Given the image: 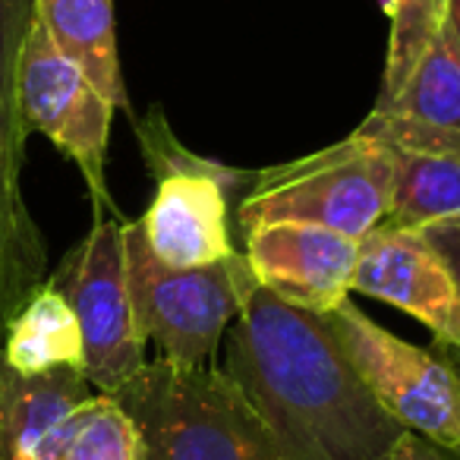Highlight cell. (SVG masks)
I'll use <instances>...</instances> for the list:
<instances>
[{
  "label": "cell",
  "instance_id": "cell-6",
  "mask_svg": "<svg viewBox=\"0 0 460 460\" xmlns=\"http://www.w3.org/2000/svg\"><path fill=\"white\" fill-rule=\"evenodd\" d=\"M13 108L26 136H45L60 155H66L79 167L83 180L89 183L95 215H104V208L117 215L104 180L111 120L117 108L66 54H60L39 20L32 22L20 48L13 73Z\"/></svg>",
  "mask_w": 460,
  "mask_h": 460
},
{
  "label": "cell",
  "instance_id": "cell-2",
  "mask_svg": "<svg viewBox=\"0 0 460 460\" xmlns=\"http://www.w3.org/2000/svg\"><path fill=\"white\" fill-rule=\"evenodd\" d=\"M142 460H281L262 416L224 369L155 359L114 394Z\"/></svg>",
  "mask_w": 460,
  "mask_h": 460
},
{
  "label": "cell",
  "instance_id": "cell-5",
  "mask_svg": "<svg viewBox=\"0 0 460 460\" xmlns=\"http://www.w3.org/2000/svg\"><path fill=\"white\" fill-rule=\"evenodd\" d=\"M123 246L142 338L155 341L167 363L186 369L208 366L221 334L237 319L243 294L256 281L246 256L205 269H171L152 256L139 221H123Z\"/></svg>",
  "mask_w": 460,
  "mask_h": 460
},
{
  "label": "cell",
  "instance_id": "cell-8",
  "mask_svg": "<svg viewBox=\"0 0 460 460\" xmlns=\"http://www.w3.org/2000/svg\"><path fill=\"white\" fill-rule=\"evenodd\" d=\"M359 378L401 422L447 451L460 454V376L445 359L413 347L359 313L350 300L325 315Z\"/></svg>",
  "mask_w": 460,
  "mask_h": 460
},
{
  "label": "cell",
  "instance_id": "cell-17",
  "mask_svg": "<svg viewBox=\"0 0 460 460\" xmlns=\"http://www.w3.org/2000/svg\"><path fill=\"white\" fill-rule=\"evenodd\" d=\"M385 10L391 16V35L376 108H388L401 95L403 83L416 70L438 29L445 26L447 0H388Z\"/></svg>",
  "mask_w": 460,
  "mask_h": 460
},
{
  "label": "cell",
  "instance_id": "cell-10",
  "mask_svg": "<svg viewBox=\"0 0 460 460\" xmlns=\"http://www.w3.org/2000/svg\"><path fill=\"white\" fill-rule=\"evenodd\" d=\"M359 240L300 221L259 224L246 230V265L252 278L296 309L328 315L347 303Z\"/></svg>",
  "mask_w": 460,
  "mask_h": 460
},
{
  "label": "cell",
  "instance_id": "cell-9",
  "mask_svg": "<svg viewBox=\"0 0 460 460\" xmlns=\"http://www.w3.org/2000/svg\"><path fill=\"white\" fill-rule=\"evenodd\" d=\"M350 290L413 315L460 353V290L445 256L422 230L385 227L359 240Z\"/></svg>",
  "mask_w": 460,
  "mask_h": 460
},
{
  "label": "cell",
  "instance_id": "cell-18",
  "mask_svg": "<svg viewBox=\"0 0 460 460\" xmlns=\"http://www.w3.org/2000/svg\"><path fill=\"white\" fill-rule=\"evenodd\" d=\"M35 22V0H0V102L13 108V73L20 48Z\"/></svg>",
  "mask_w": 460,
  "mask_h": 460
},
{
  "label": "cell",
  "instance_id": "cell-14",
  "mask_svg": "<svg viewBox=\"0 0 460 460\" xmlns=\"http://www.w3.org/2000/svg\"><path fill=\"white\" fill-rule=\"evenodd\" d=\"M0 353L20 376H45L54 369H83V332L73 306L54 281H45L10 319Z\"/></svg>",
  "mask_w": 460,
  "mask_h": 460
},
{
  "label": "cell",
  "instance_id": "cell-7",
  "mask_svg": "<svg viewBox=\"0 0 460 460\" xmlns=\"http://www.w3.org/2000/svg\"><path fill=\"white\" fill-rule=\"evenodd\" d=\"M73 306L83 332V372L98 394H114L146 366L129 294L120 217L95 215V224L51 278Z\"/></svg>",
  "mask_w": 460,
  "mask_h": 460
},
{
  "label": "cell",
  "instance_id": "cell-16",
  "mask_svg": "<svg viewBox=\"0 0 460 460\" xmlns=\"http://www.w3.org/2000/svg\"><path fill=\"white\" fill-rule=\"evenodd\" d=\"M41 460H142L139 432L111 394H92L51 435Z\"/></svg>",
  "mask_w": 460,
  "mask_h": 460
},
{
  "label": "cell",
  "instance_id": "cell-15",
  "mask_svg": "<svg viewBox=\"0 0 460 460\" xmlns=\"http://www.w3.org/2000/svg\"><path fill=\"white\" fill-rule=\"evenodd\" d=\"M376 111H391L429 129L460 136V51L445 26L410 73L401 95Z\"/></svg>",
  "mask_w": 460,
  "mask_h": 460
},
{
  "label": "cell",
  "instance_id": "cell-22",
  "mask_svg": "<svg viewBox=\"0 0 460 460\" xmlns=\"http://www.w3.org/2000/svg\"><path fill=\"white\" fill-rule=\"evenodd\" d=\"M457 376H460V369H457Z\"/></svg>",
  "mask_w": 460,
  "mask_h": 460
},
{
  "label": "cell",
  "instance_id": "cell-21",
  "mask_svg": "<svg viewBox=\"0 0 460 460\" xmlns=\"http://www.w3.org/2000/svg\"><path fill=\"white\" fill-rule=\"evenodd\" d=\"M445 29H447V32H451L454 45H457V51H460V0H447Z\"/></svg>",
  "mask_w": 460,
  "mask_h": 460
},
{
  "label": "cell",
  "instance_id": "cell-4",
  "mask_svg": "<svg viewBox=\"0 0 460 460\" xmlns=\"http://www.w3.org/2000/svg\"><path fill=\"white\" fill-rule=\"evenodd\" d=\"M136 139L155 177V196L139 217L152 256L171 269H205L237 256L227 199L243 183H252V173L183 148L161 108L136 120Z\"/></svg>",
  "mask_w": 460,
  "mask_h": 460
},
{
  "label": "cell",
  "instance_id": "cell-1",
  "mask_svg": "<svg viewBox=\"0 0 460 460\" xmlns=\"http://www.w3.org/2000/svg\"><path fill=\"white\" fill-rule=\"evenodd\" d=\"M281 460H385L407 429L372 397L325 315L259 281L227 328V363Z\"/></svg>",
  "mask_w": 460,
  "mask_h": 460
},
{
  "label": "cell",
  "instance_id": "cell-12",
  "mask_svg": "<svg viewBox=\"0 0 460 460\" xmlns=\"http://www.w3.org/2000/svg\"><path fill=\"white\" fill-rule=\"evenodd\" d=\"M385 148H388L391 171H394V180H391V208L388 217L382 221L385 227H460V146Z\"/></svg>",
  "mask_w": 460,
  "mask_h": 460
},
{
  "label": "cell",
  "instance_id": "cell-11",
  "mask_svg": "<svg viewBox=\"0 0 460 460\" xmlns=\"http://www.w3.org/2000/svg\"><path fill=\"white\" fill-rule=\"evenodd\" d=\"M26 129L0 102V341L16 309L45 284V240L22 196Z\"/></svg>",
  "mask_w": 460,
  "mask_h": 460
},
{
  "label": "cell",
  "instance_id": "cell-20",
  "mask_svg": "<svg viewBox=\"0 0 460 460\" xmlns=\"http://www.w3.org/2000/svg\"><path fill=\"white\" fill-rule=\"evenodd\" d=\"M429 240L435 243V250L445 256L447 269H451L454 281L460 290V227H435V230H422Z\"/></svg>",
  "mask_w": 460,
  "mask_h": 460
},
{
  "label": "cell",
  "instance_id": "cell-13",
  "mask_svg": "<svg viewBox=\"0 0 460 460\" xmlns=\"http://www.w3.org/2000/svg\"><path fill=\"white\" fill-rule=\"evenodd\" d=\"M35 20L114 108L129 111L117 51L114 0H35Z\"/></svg>",
  "mask_w": 460,
  "mask_h": 460
},
{
  "label": "cell",
  "instance_id": "cell-3",
  "mask_svg": "<svg viewBox=\"0 0 460 460\" xmlns=\"http://www.w3.org/2000/svg\"><path fill=\"white\" fill-rule=\"evenodd\" d=\"M391 180L388 148L353 129L334 146L252 173L237 221L243 230L275 221L319 224L363 240L388 217Z\"/></svg>",
  "mask_w": 460,
  "mask_h": 460
},
{
  "label": "cell",
  "instance_id": "cell-19",
  "mask_svg": "<svg viewBox=\"0 0 460 460\" xmlns=\"http://www.w3.org/2000/svg\"><path fill=\"white\" fill-rule=\"evenodd\" d=\"M385 460H460V454L447 451V447L435 445V441L422 438L416 432H403Z\"/></svg>",
  "mask_w": 460,
  "mask_h": 460
}]
</instances>
